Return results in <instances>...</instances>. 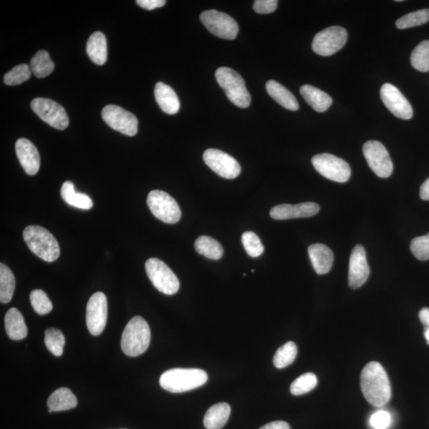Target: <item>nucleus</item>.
Instances as JSON below:
<instances>
[{"mask_svg":"<svg viewBox=\"0 0 429 429\" xmlns=\"http://www.w3.org/2000/svg\"><path fill=\"white\" fill-rule=\"evenodd\" d=\"M30 69L38 78H44L53 73L54 64L45 50H40L30 61Z\"/></svg>","mask_w":429,"mask_h":429,"instance_id":"nucleus-30","label":"nucleus"},{"mask_svg":"<svg viewBox=\"0 0 429 429\" xmlns=\"http://www.w3.org/2000/svg\"><path fill=\"white\" fill-rule=\"evenodd\" d=\"M311 163L320 175L339 183H344L351 177V168L342 158L330 154L315 155Z\"/></svg>","mask_w":429,"mask_h":429,"instance_id":"nucleus-8","label":"nucleus"},{"mask_svg":"<svg viewBox=\"0 0 429 429\" xmlns=\"http://www.w3.org/2000/svg\"><path fill=\"white\" fill-rule=\"evenodd\" d=\"M367 164L377 177L387 178L393 170V162L389 152L380 142L368 141L362 147Z\"/></svg>","mask_w":429,"mask_h":429,"instance_id":"nucleus-11","label":"nucleus"},{"mask_svg":"<svg viewBox=\"0 0 429 429\" xmlns=\"http://www.w3.org/2000/svg\"><path fill=\"white\" fill-rule=\"evenodd\" d=\"M60 195L70 206L84 209V210H89L94 206V202L88 195L75 190L73 182H64L61 187Z\"/></svg>","mask_w":429,"mask_h":429,"instance_id":"nucleus-27","label":"nucleus"},{"mask_svg":"<svg viewBox=\"0 0 429 429\" xmlns=\"http://www.w3.org/2000/svg\"><path fill=\"white\" fill-rule=\"evenodd\" d=\"M78 405V399L68 388H60L50 396L47 401L49 412L69 410Z\"/></svg>","mask_w":429,"mask_h":429,"instance_id":"nucleus-25","label":"nucleus"},{"mask_svg":"<svg viewBox=\"0 0 429 429\" xmlns=\"http://www.w3.org/2000/svg\"><path fill=\"white\" fill-rule=\"evenodd\" d=\"M298 355V347L294 342H287L279 347L274 357V365L282 369L292 364Z\"/></svg>","mask_w":429,"mask_h":429,"instance_id":"nucleus-32","label":"nucleus"},{"mask_svg":"<svg viewBox=\"0 0 429 429\" xmlns=\"http://www.w3.org/2000/svg\"><path fill=\"white\" fill-rule=\"evenodd\" d=\"M155 96L157 104L165 113L175 115L180 109V101L170 86L158 82L155 85Z\"/></svg>","mask_w":429,"mask_h":429,"instance_id":"nucleus-21","label":"nucleus"},{"mask_svg":"<svg viewBox=\"0 0 429 429\" xmlns=\"http://www.w3.org/2000/svg\"><path fill=\"white\" fill-rule=\"evenodd\" d=\"M360 386L371 405L381 407L390 402L392 391L389 377L380 362H371L364 366L361 373Z\"/></svg>","mask_w":429,"mask_h":429,"instance_id":"nucleus-1","label":"nucleus"},{"mask_svg":"<svg viewBox=\"0 0 429 429\" xmlns=\"http://www.w3.org/2000/svg\"><path fill=\"white\" fill-rule=\"evenodd\" d=\"M410 250L413 255L421 261L429 259V233L412 240Z\"/></svg>","mask_w":429,"mask_h":429,"instance_id":"nucleus-40","label":"nucleus"},{"mask_svg":"<svg viewBox=\"0 0 429 429\" xmlns=\"http://www.w3.org/2000/svg\"><path fill=\"white\" fill-rule=\"evenodd\" d=\"M45 344L54 355L58 357L63 355L65 339L60 331L56 329L45 331Z\"/></svg>","mask_w":429,"mask_h":429,"instance_id":"nucleus-35","label":"nucleus"},{"mask_svg":"<svg viewBox=\"0 0 429 429\" xmlns=\"http://www.w3.org/2000/svg\"><path fill=\"white\" fill-rule=\"evenodd\" d=\"M265 88L269 95L280 106L290 111L298 110L299 104L297 99L285 86L277 81L270 80L265 85Z\"/></svg>","mask_w":429,"mask_h":429,"instance_id":"nucleus-23","label":"nucleus"},{"mask_svg":"<svg viewBox=\"0 0 429 429\" xmlns=\"http://www.w3.org/2000/svg\"><path fill=\"white\" fill-rule=\"evenodd\" d=\"M419 318L424 325V336L427 340L428 344H429V308H424L419 313Z\"/></svg>","mask_w":429,"mask_h":429,"instance_id":"nucleus-44","label":"nucleus"},{"mask_svg":"<svg viewBox=\"0 0 429 429\" xmlns=\"http://www.w3.org/2000/svg\"><path fill=\"white\" fill-rule=\"evenodd\" d=\"M32 109L41 120L54 129H67L69 121L64 107L57 102L47 98H36L32 102Z\"/></svg>","mask_w":429,"mask_h":429,"instance_id":"nucleus-12","label":"nucleus"},{"mask_svg":"<svg viewBox=\"0 0 429 429\" xmlns=\"http://www.w3.org/2000/svg\"><path fill=\"white\" fill-rule=\"evenodd\" d=\"M203 158L206 164L219 177L234 179L241 173L239 163L226 152L208 149L204 153Z\"/></svg>","mask_w":429,"mask_h":429,"instance_id":"nucleus-14","label":"nucleus"},{"mask_svg":"<svg viewBox=\"0 0 429 429\" xmlns=\"http://www.w3.org/2000/svg\"><path fill=\"white\" fill-rule=\"evenodd\" d=\"M30 300L34 311L39 315L48 314L53 309L52 302L43 290H33L30 295Z\"/></svg>","mask_w":429,"mask_h":429,"instance_id":"nucleus-38","label":"nucleus"},{"mask_svg":"<svg viewBox=\"0 0 429 429\" xmlns=\"http://www.w3.org/2000/svg\"><path fill=\"white\" fill-rule=\"evenodd\" d=\"M231 407L227 403H219L209 408L204 417V426L207 429H221L228 421Z\"/></svg>","mask_w":429,"mask_h":429,"instance_id":"nucleus-26","label":"nucleus"},{"mask_svg":"<svg viewBox=\"0 0 429 429\" xmlns=\"http://www.w3.org/2000/svg\"><path fill=\"white\" fill-rule=\"evenodd\" d=\"M381 99L392 114L402 120H410L413 116L412 107L400 90L389 83L382 86Z\"/></svg>","mask_w":429,"mask_h":429,"instance_id":"nucleus-16","label":"nucleus"},{"mask_svg":"<svg viewBox=\"0 0 429 429\" xmlns=\"http://www.w3.org/2000/svg\"><path fill=\"white\" fill-rule=\"evenodd\" d=\"M15 289L14 276L3 263L0 264V301L7 304L12 300Z\"/></svg>","mask_w":429,"mask_h":429,"instance_id":"nucleus-31","label":"nucleus"},{"mask_svg":"<svg viewBox=\"0 0 429 429\" xmlns=\"http://www.w3.org/2000/svg\"><path fill=\"white\" fill-rule=\"evenodd\" d=\"M300 93L316 111L324 112L333 104V99L329 95L314 86L303 85L300 89Z\"/></svg>","mask_w":429,"mask_h":429,"instance_id":"nucleus-22","label":"nucleus"},{"mask_svg":"<svg viewBox=\"0 0 429 429\" xmlns=\"http://www.w3.org/2000/svg\"><path fill=\"white\" fill-rule=\"evenodd\" d=\"M102 118L112 129L122 134L131 137L137 134L139 122L136 116L121 107L107 105L102 110Z\"/></svg>","mask_w":429,"mask_h":429,"instance_id":"nucleus-13","label":"nucleus"},{"mask_svg":"<svg viewBox=\"0 0 429 429\" xmlns=\"http://www.w3.org/2000/svg\"><path fill=\"white\" fill-rule=\"evenodd\" d=\"M420 197L424 201H429V177L421 186Z\"/></svg>","mask_w":429,"mask_h":429,"instance_id":"nucleus-46","label":"nucleus"},{"mask_svg":"<svg viewBox=\"0 0 429 429\" xmlns=\"http://www.w3.org/2000/svg\"><path fill=\"white\" fill-rule=\"evenodd\" d=\"M201 21L217 37L227 40L237 37L239 25L236 20L226 13L209 10L201 14Z\"/></svg>","mask_w":429,"mask_h":429,"instance_id":"nucleus-9","label":"nucleus"},{"mask_svg":"<svg viewBox=\"0 0 429 429\" xmlns=\"http://www.w3.org/2000/svg\"><path fill=\"white\" fill-rule=\"evenodd\" d=\"M411 65L415 69L427 73L429 71V40L423 41L412 50Z\"/></svg>","mask_w":429,"mask_h":429,"instance_id":"nucleus-33","label":"nucleus"},{"mask_svg":"<svg viewBox=\"0 0 429 429\" xmlns=\"http://www.w3.org/2000/svg\"><path fill=\"white\" fill-rule=\"evenodd\" d=\"M107 318V301L104 294L97 292L90 298L86 310V323L90 333L99 336L104 331Z\"/></svg>","mask_w":429,"mask_h":429,"instance_id":"nucleus-15","label":"nucleus"},{"mask_svg":"<svg viewBox=\"0 0 429 429\" xmlns=\"http://www.w3.org/2000/svg\"><path fill=\"white\" fill-rule=\"evenodd\" d=\"M23 238L28 248L44 261L52 263L60 256L58 242L47 229L28 226L23 231Z\"/></svg>","mask_w":429,"mask_h":429,"instance_id":"nucleus-4","label":"nucleus"},{"mask_svg":"<svg viewBox=\"0 0 429 429\" xmlns=\"http://www.w3.org/2000/svg\"><path fill=\"white\" fill-rule=\"evenodd\" d=\"M197 252L209 259H221L223 254V248L221 244L209 236L199 237L194 243Z\"/></svg>","mask_w":429,"mask_h":429,"instance_id":"nucleus-29","label":"nucleus"},{"mask_svg":"<svg viewBox=\"0 0 429 429\" xmlns=\"http://www.w3.org/2000/svg\"><path fill=\"white\" fill-rule=\"evenodd\" d=\"M5 329L10 339L21 340L28 336V327L23 316L15 308L9 309L5 316Z\"/></svg>","mask_w":429,"mask_h":429,"instance_id":"nucleus-24","label":"nucleus"},{"mask_svg":"<svg viewBox=\"0 0 429 429\" xmlns=\"http://www.w3.org/2000/svg\"><path fill=\"white\" fill-rule=\"evenodd\" d=\"M151 329L147 322L141 316H135L126 324L122 333L121 347L127 356L141 355L151 343Z\"/></svg>","mask_w":429,"mask_h":429,"instance_id":"nucleus-3","label":"nucleus"},{"mask_svg":"<svg viewBox=\"0 0 429 429\" xmlns=\"http://www.w3.org/2000/svg\"><path fill=\"white\" fill-rule=\"evenodd\" d=\"M278 3L277 0H256L254 3L253 8L258 14H270L277 9Z\"/></svg>","mask_w":429,"mask_h":429,"instance_id":"nucleus-42","label":"nucleus"},{"mask_svg":"<svg viewBox=\"0 0 429 429\" xmlns=\"http://www.w3.org/2000/svg\"><path fill=\"white\" fill-rule=\"evenodd\" d=\"M87 53L94 63L98 65L106 63L107 57V40L105 35L100 32L90 36L87 43Z\"/></svg>","mask_w":429,"mask_h":429,"instance_id":"nucleus-28","label":"nucleus"},{"mask_svg":"<svg viewBox=\"0 0 429 429\" xmlns=\"http://www.w3.org/2000/svg\"><path fill=\"white\" fill-rule=\"evenodd\" d=\"M260 429H290L287 422L278 421L267 424Z\"/></svg>","mask_w":429,"mask_h":429,"instance_id":"nucleus-45","label":"nucleus"},{"mask_svg":"<svg viewBox=\"0 0 429 429\" xmlns=\"http://www.w3.org/2000/svg\"><path fill=\"white\" fill-rule=\"evenodd\" d=\"M429 21V9L418 10V11L408 13L397 20L396 27L404 30L418 27Z\"/></svg>","mask_w":429,"mask_h":429,"instance_id":"nucleus-34","label":"nucleus"},{"mask_svg":"<svg viewBox=\"0 0 429 429\" xmlns=\"http://www.w3.org/2000/svg\"><path fill=\"white\" fill-rule=\"evenodd\" d=\"M370 275V267L367 263L366 250L362 245H356L350 257L349 283L351 289H359L364 285Z\"/></svg>","mask_w":429,"mask_h":429,"instance_id":"nucleus-17","label":"nucleus"},{"mask_svg":"<svg viewBox=\"0 0 429 429\" xmlns=\"http://www.w3.org/2000/svg\"><path fill=\"white\" fill-rule=\"evenodd\" d=\"M207 381V373L203 370L175 368L163 373L160 382L163 389L168 392L184 393L195 390Z\"/></svg>","mask_w":429,"mask_h":429,"instance_id":"nucleus-2","label":"nucleus"},{"mask_svg":"<svg viewBox=\"0 0 429 429\" xmlns=\"http://www.w3.org/2000/svg\"><path fill=\"white\" fill-rule=\"evenodd\" d=\"M216 78L232 104L242 109L250 106L252 97L244 80L236 71L228 67L219 68L216 72Z\"/></svg>","mask_w":429,"mask_h":429,"instance_id":"nucleus-5","label":"nucleus"},{"mask_svg":"<svg viewBox=\"0 0 429 429\" xmlns=\"http://www.w3.org/2000/svg\"><path fill=\"white\" fill-rule=\"evenodd\" d=\"M15 151L20 164L28 175H35L40 168V155L37 148L27 139H19L15 143Z\"/></svg>","mask_w":429,"mask_h":429,"instance_id":"nucleus-19","label":"nucleus"},{"mask_svg":"<svg viewBox=\"0 0 429 429\" xmlns=\"http://www.w3.org/2000/svg\"><path fill=\"white\" fill-rule=\"evenodd\" d=\"M311 264L316 274H325L333 267L334 255L326 245L316 243L311 245L308 249Z\"/></svg>","mask_w":429,"mask_h":429,"instance_id":"nucleus-20","label":"nucleus"},{"mask_svg":"<svg viewBox=\"0 0 429 429\" xmlns=\"http://www.w3.org/2000/svg\"><path fill=\"white\" fill-rule=\"evenodd\" d=\"M320 211V206L314 202H305L298 204H280L270 210V217L278 221L283 219L307 218L315 216Z\"/></svg>","mask_w":429,"mask_h":429,"instance_id":"nucleus-18","label":"nucleus"},{"mask_svg":"<svg viewBox=\"0 0 429 429\" xmlns=\"http://www.w3.org/2000/svg\"><path fill=\"white\" fill-rule=\"evenodd\" d=\"M242 243L249 256L258 258L264 252V247L256 234L246 232L243 234Z\"/></svg>","mask_w":429,"mask_h":429,"instance_id":"nucleus-39","label":"nucleus"},{"mask_svg":"<svg viewBox=\"0 0 429 429\" xmlns=\"http://www.w3.org/2000/svg\"><path fill=\"white\" fill-rule=\"evenodd\" d=\"M346 40V30L335 25L316 34L311 44V48L316 54L328 57L343 48Z\"/></svg>","mask_w":429,"mask_h":429,"instance_id":"nucleus-10","label":"nucleus"},{"mask_svg":"<svg viewBox=\"0 0 429 429\" xmlns=\"http://www.w3.org/2000/svg\"><path fill=\"white\" fill-rule=\"evenodd\" d=\"M391 423V416L389 412L380 410L373 415L370 419L371 426L375 429H387Z\"/></svg>","mask_w":429,"mask_h":429,"instance_id":"nucleus-41","label":"nucleus"},{"mask_svg":"<svg viewBox=\"0 0 429 429\" xmlns=\"http://www.w3.org/2000/svg\"><path fill=\"white\" fill-rule=\"evenodd\" d=\"M32 74V69L27 64L15 66L4 76V83L10 86L21 85L30 78Z\"/></svg>","mask_w":429,"mask_h":429,"instance_id":"nucleus-37","label":"nucleus"},{"mask_svg":"<svg viewBox=\"0 0 429 429\" xmlns=\"http://www.w3.org/2000/svg\"><path fill=\"white\" fill-rule=\"evenodd\" d=\"M136 3L142 8L152 11V10L165 6L166 1L165 0H138Z\"/></svg>","mask_w":429,"mask_h":429,"instance_id":"nucleus-43","label":"nucleus"},{"mask_svg":"<svg viewBox=\"0 0 429 429\" xmlns=\"http://www.w3.org/2000/svg\"><path fill=\"white\" fill-rule=\"evenodd\" d=\"M147 204L154 216L162 222L175 224L180 221V207L167 192L162 190L151 191L147 197Z\"/></svg>","mask_w":429,"mask_h":429,"instance_id":"nucleus-7","label":"nucleus"},{"mask_svg":"<svg viewBox=\"0 0 429 429\" xmlns=\"http://www.w3.org/2000/svg\"><path fill=\"white\" fill-rule=\"evenodd\" d=\"M318 377L313 373H306L294 381L290 386V391L296 396L302 395L313 390L318 385Z\"/></svg>","mask_w":429,"mask_h":429,"instance_id":"nucleus-36","label":"nucleus"},{"mask_svg":"<svg viewBox=\"0 0 429 429\" xmlns=\"http://www.w3.org/2000/svg\"><path fill=\"white\" fill-rule=\"evenodd\" d=\"M145 267L148 278L158 291L166 295L177 293L180 283L165 263L158 258H151L147 260Z\"/></svg>","mask_w":429,"mask_h":429,"instance_id":"nucleus-6","label":"nucleus"}]
</instances>
